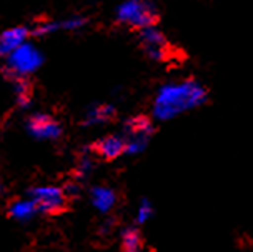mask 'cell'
I'll return each mask as SVG.
<instances>
[{
	"label": "cell",
	"mask_w": 253,
	"mask_h": 252,
	"mask_svg": "<svg viewBox=\"0 0 253 252\" xmlns=\"http://www.w3.org/2000/svg\"><path fill=\"white\" fill-rule=\"evenodd\" d=\"M90 199H92V204L97 210L108 212V210L115 205L117 196H115V192L108 187H95L92 191V194H90Z\"/></svg>",
	"instance_id": "30bf717a"
},
{
	"label": "cell",
	"mask_w": 253,
	"mask_h": 252,
	"mask_svg": "<svg viewBox=\"0 0 253 252\" xmlns=\"http://www.w3.org/2000/svg\"><path fill=\"white\" fill-rule=\"evenodd\" d=\"M92 167H93L92 159H90V157H84L79 165V175H87L90 170H92Z\"/></svg>",
	"instance_id": "e0dca14e"
},
{
	"label": "cell",
	"mask_w": 253,
	"mask_h": 252,
	"mask_svg": "<svg viewBox=\"0 0 253 252\" xmlns=\"http://www.w3.org/2000/svg\"><path fill=\"white\" fill-rule=\"evenodd\" d=\"M117 17L124 24L142 30L150 29L157 22L155 7L148 2H138V0H128L122 3L117 10Z\"/></svg>",
	"instance_id": "3957f363"
},
{
	"label": "cell",
	"mask_w": 253,
	"mask_h": 252,
	"mask_svg": "<svg viewBox=\"0 0 253 252\" xmlns=\"http://www.w3.org/2000/svg\"><path fill=\"white\" fill-rule=\"evenodd\" d=\"M43 62V55L37 47L24 44L20 49L7 57V74L10 77L22 79L29 74H34L40 69Z\"/></svg>",
	"instance_id": "7a4b0ae2"
},
{
	"label": "cell",
	"mask_w": 253,
	"mask_h": 252,
	"mask_svg": "<svg viewBox=\"0 0 253 252\" xmlns=\"http://www.w3.org/2000/svg\"><path fill=\"white\" fill-rule=\"evenodd\" d=\"M115 110L114 107L110 105H97L93 107V109H90V112L87 114V119H85V122L88 125H93V124H102V122H107V120H110L112 117H114Z\"/></svg>",
	"instance_id": "4fadbf2b"
},
{
	"label": "cell",
	"mask_w": 253,
	"mask_h": 252,
	"mask_svg": "<svg viewBox=\"0 0 253 252\" xmlns=\"http://www.w3.org/2000/svg\"><path fill=\"white\" fill-rule=\"evenodd\" d=\"M30 201L37 205L39 210L47 214H55L65 207L67 196L63 192V189L55 186H42L35 187L30 192Z\"/></svg>",
	"instance_id": "277c9868"
},
{
	"label": "cell",
	"mask_w": 253,
	"mask_h": 252,
	"mask_svg": "<svg viewBox=\"0 0 253 252\" xmlns=\"http://www.w3.org/2000/svg\"><path fill=\"white\" fill-rule=\"evenodd\" d=\"M27 130L40 141H53V139L60 137L62 134V127L47 114L32 115L27 122Z\"/></svg>",
	"instance_id": "5b68a950"
},
{
	"label": "cell",
	"mask_w": 253,
	"mask_h": 252,
	"mask_svg": "<svg viewBox=\"0 0 253 252\" xmlns=\"http://www.w3.org/2000/svg\"><path fill=\"white\" fill-rule=\"evenodd\" d=\"M122 247L124 252H143L142 236L135 229H126L122 236Z\"/></svg>",
	"instance_id": "7c38bea8"
},
{
	"label": "cell",
	"mask_w": 253,
	"mask_h": 252,
	"mask_svg": "<svg viewBox=\"0 0 253 252\" xmlns=\"http://www.w3.org/2000/svg\"><path fill=\"white\" fill-rule=\"evenodd\" d=\"M152 214H153V209H152L150 202H148V201H143L142 204H140V207H138V215H137V220H138L140 224L147 222V220L152 217Z\"/></svg>",
	"instance_id": "9a60e30c"
},
{
	"label": "cell",
	"mask_w": 253,
	"mask_h": 252,
	"mask_svg": "<svg viewBox=\"0 0 253 252\" xmlns=\"http://www.w3.org/2000/svg\"><path fill=\"white\" fill-rule=\"evenodd\" d=\"M142 42L148 55L155 60H165L169 57V44H167L164 34L157 30L155 27L142 30Z\"/></svg>",
	"instance_id": "52a82bcc"
},
{
	"label": "cell",
	"mask_w": 253,
	"mask_h": 252,
	"mask_svg": "<svg viewBox=\"0 0 253 252\" xmlns=\"http://www.w3.org/2000/svg\"><path fill=\"white\" fill-rule=\"evenodd\" d=\"M203 99H205V91L192 80L167 85L155 99L153 114L160 120L171 119L180 112L197 107L198 103L203 102Z\"/></svg>",
	"instance_id": "6da1fadb"
},
{
	"label": "cell",
	"mask_w": 253,
	"mask_h": 252,
	"mask_svg": "<svg viewBox=\"0 0 253 252\" xmlns=\"http://www.w3.org/2000/svg\"><path fill=\"white\" fill-rule=\"evenodd\" d=\"M84 24H85L84 17H72V19L60 22V29H80Z\"/></svg>",
	"instance_id": "2e32d148"
},
{
	"label": "cell",
	"mask_w": 253,
	"mask_h": 252,
	"mask_svg": "<svg viewBox=\"0 0 253 252\" xmlns=\"http://www.w3.org/2000/svg\"><path fill=\"white\" fill-rule=\"evenodd\" d=\"M37 205L34 204L30 199H20L12 202L10 207H8V214L10 217H13L15 220H29L37 214Z\"/></svg>",
	"instance_id": "8fae6325"
},
{
	"label": "cell",
	"mask_w": 253,
	"mask_h": 252,
	"mask_svg": "<svg viewBox=\"0 0 253 252\" xmlns=\"http://www.w3.org/2000/svg\"><path fill=\"white\" fill-rule=\"evenodd\" d=\"M29 39V30L25 27H12L0 35V55L8 57L17 49H20L24 44H27Z\"/></svg>",
	"instance_id": "ba28073f"
},
{
	"label": "cell",
	"mask_w": 253,
	"mask_h": 252,
	"mask_svg": "<svg viewBox=\"0 0 253 252\" xmlns=\"http://www.w3.org/2000/svg\"><path fill=\"white\" fill-rule=\"evenodd\" d=\"M15 97H17V103L20 107H27L30 102V85L22 79H17L15 82Z\"/></svg>",
	"instance_id": "5bb4252c"
},
{
	"label": "cell",
	"mask_w": 253,
	"mask_h": 252,
	"mask_svg": "<svg viewBox=\"0 0 253 252\" xmlns=\"http://www.w3.org/2000/svg\"><path fill=\"white\" fill-rule=\"evenodd\" d=\"M126 146H125V141L117 136H108V137H103L102 141H98L95 144V151L97 154L103 157L107 160H112V159H117L119 155H122L125 152Z\"/></svg>",
	"instance_id": "9c48e42d"
},
{
	"label": "cell",
	"mask_w": 253,
	"mask_h": 252,
	"mask_svg": "<svg viewBox=\"0 0 253 252\" xmlns=\"http://www.w3.org/2000/svg\"><path fill=\"white\" fill-rule=\"evenodd\" d=\"M126 129H128L132 139H130L128 142H125V146H126L125 151L130 152V154H137V152H140L145 147L147 137L150 136V132H152V122L147 117H135Z\"/></svg>",
	"instance_id": "8992f818"
}]
</instances>
